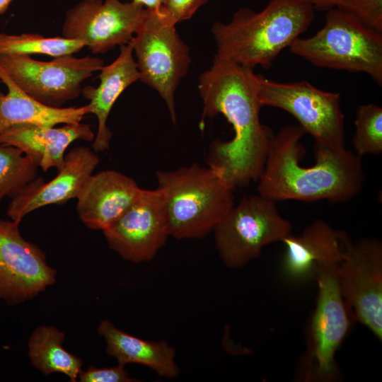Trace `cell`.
I'll return each instance as SVG.
<instances>
[{"label": "cell", "instance_id": "10", "mask_svg": "<svg viewBox=\"0 0 382 382\" xmlns=\"http://www.w3.org/2000/svg\"><path fill=\"white\" fill-rule=\"evenodd\" d=\"M103 66L102 59L91 56L68 54L42 62L29 55L0 54V68L20 89L55 108L78 98L82 83Z\"/></svg>", "mask_w": 382, "mask_h": 382}, {"label": "cell", "instance_id": "24", "mask_svg": "<svg viewBox=\"0 0 382 382\" xmlns=\"http://www.w3.org/2000/svg\"><path fill=\"white\" fill-rule=\"evenodd\" d=\"M38 168L18 148L0 144V202L12 198L35 180Z\"/></svg>", "mask_w": 382, "mask_h": 382}, {"label": "cell", "instance_id": "7", "mask_svg": "<svg viewBox=\"0 0 382 382\" xmlns=\"http://www.w3.org/2000/svg\"><path fill=\"white\" fill-rule=\"evenodd\" d=\"M176 24L163 7L148 8L129 44L136 57L139 80L156 90L176 122L175 93L188 71L190 49L177 32Z\"/></svg>", "mask_w": 382, "mask_h": 382}, {"label": "cell", "instance_id": "17", "mask_svg": "<svg viewBox=\"0 0 382 382\" xmlns=\"http://www.w3.org/2000/svg\"><path fill=\"white\" fill-rule=\"evenodd\" d=\"M141 190L134 180L120 172L93 173L76 197L79 217L88 228L103 231L118 219Z\"/></svg>", "mask_w": 382, "mask_h": 382}, {"label": "cell", "instance_id": "26", "mask_svg": "<svg viewBox=\"0 0 382 382\" xmlns=\"http://www.w3.org/2000/svg\"><path fill=\"white\" fill-rule=\"evenodd\" d=\"M311 2L314 10L339 9L382 33V0H311Z\"/></svg>", "mask_w": 382, "mask_h": 382}, {"label": "cell", "instance_id": "28", "mask_svg": "<svg viewBox=\"0 0 382 382\" xmlns=\"http://www.w3.org/2000/svg\"><path fill=\"white\" fill-rule=\"evenodd\" d=\"M209 0H163V8L175 23L190 19Z\"/></svg>", "mask_w": 382, "mask_h": 382}, {"label": "cell", "instance_id": "30", "mask_svg": "<svg viewBox=\"0 0 382 382\" xmlns=\"http://www.w3.org/2000/svg\"><path fill=\"white\" fill-rule=\"evenodd\" d=\"M13 0H0V15L4 14L8 8Z\"/></svg>", "mask_w": 382, "mask_h": 382}, {"label": "cell", "instance_id": "18", "mask_svg": "<svg viewBox=\"0 0 382 382\" xmlns=\"http://www.w3.org/2000/svg\"><path fill=\"white\" fill-rule=\"evenodd\" d=\"M90 125L65 124L60 127L18 125L0 132V144L21 149L44 171L62 166L65 151L76 140L93 141Z\"/></svg>", "mask_w": 382, "mask_h": 382}, {"label": "cell", "instance_id": "3", "mask_svg": "<svg viewBox=\"0 0 382 382\" xmlns=\"http://www.w3.org/2000/svg\"><path fill=\"white\" fill-rule=\"evenodd\" d=\"M310 0H270L260 11L241 8L228 23L216 22L214 57L254 69L270 68L314 18Z\"/></svg>", "mask_w": 382, "mask_h": 382}, {"label": "cell", "instance_id": "16", "mask_svg": "<svg viewBox=\"0 0 382 382\" xmlns=\"http://www.w3.org/2000/svg\"><path fill=\"white\" fill-rule=\"evenodd\" d=\"M350 241L345 231L323 220H313L299 235L290 233L282 240L284 277L294 283L315 280L322 269L339 265Z\"/></svg>", "mask_w": 382, "mask_h": 382}, {"label": "cell", "instance_id": "22", "mask_svg": "<svg viewBox=\"0 0 382 382\" xmlns=\"http://www.w3.org/2000/svg\"><path fill=\"white\" fill-rule=\"evenodd\" d=\"M64 338V333L54 327L40 326L29 338L28 355L33 366L45 375L61 373L75 382L83 363L62 347Z\"/></svg>", "mask_w": 382, "mask_h": 382}, {"label": "cell", "instance_id": "21", "mask_svg": "<svg viewBox=\"0 0 382 382\" xmlns=\"http://www.w3.org/2000/svg\"><path fill=\"white\" fill-rule=\"evenodd\" d=\"M98 332L105 339L106 352L115 358L119 364L146 366L166 378L178 374L175 350L166 342L147 341L132 336L117 328L108 320L100 323Z\"/></svg>", "mask_w": 382, "mask_h": 382}, {"label": "cell", "instance_id": "9", "mask_svg": "<svg viewBox=\"0 0 382 382\" xmlns=\"http://www.w3.org/2000/svg\"><path fill=\"white\" fill-rule=\"evenodd\" d=\"M262 106L284 110L292 115L316 144L345 149V116L341 94L318 88L307 81L282 83L257 74Z\"/></svg>", "mask_w": 382, "mask_h": 382}, {"label": "cell", "instance_id": "11", "mask_svg": "<svg viewBox=\"0 0 382 382\" xmlns=\"http://www.w3.org/2000/svg\"><path fill=\"white\" fill-rule=\"evenodd\" d=\"M342 296L354 321L382 340V243L363 238L349 243L337 270Z\"/></svg>", "mask_w": 382, "mask_h": 382}, {"label": "cell", "instance_id": "8", "mask_svg": "<svg viewBox=\"0 0 382 382\" xmlns=\"http://www.w3.org/2000/svg\"><path fill=\"white\" fill-rule=\"evenodd\" d=\"M276 202L260 194L244 197L214 228L216 249L227 267H244L266 245L291 233V224L282 216Z\"/></svg>", "mask_w": 382, "mask_h": 382}, {"label": "cell", "instance_id": "13", "mask_svg": "<svg viewBox=\"0 0 382 382\" xmlns=\"http://www.w3.org/2000/svg\"><path fill=\"white\" fill-rule=\"evenodd\" d=\"M21 222L0 219V300L16 305L36 297L56 282L45 253L22 236Z\"/></svg>", "mask_w": 382, "mask_h": 382}, {"label": "cell", "instance_id": "5", "mask_svg": "<svg viewBox=\"0 0 382 382\" xmlns=\"http://www.w3.org/2000/svg\"><path fill=\"white\" fill-rule=\"evenodd\" d=\"M289 49L314 66L363 72L382 83V33L339 9L327 11L323 27Z\"/></svg>", "mask_w": 382, "mask_h": 382}, {"label": "cell", "instance_id": "23", "mask_svg": "<svg viewBox=\"0 0 382 382\" xmlns=\"http://www.w3.org/2000/svg\"><path fill=\"white\" fill-rule=\"evenodd\" d=\"M85 47L82 41L38 33H0V54H45L52 57L73 54Z\"/></svg>", "mask_w": 382, "mask_h": 382}, {"label": "cell", "instance_id": "27", "mask_svg": "<svg viewBox=\"0 0 382 382\" xmlns=\"http://www.w3.org/2000/svg\"><path fill=\"white\" fill-rule=\"evenodd\" d=\"M81 382H132L139 381L130 377L124 366L119 364L111 368H96L90 366L86 371H81L79 375Z\"/></svg>", "mask_w": 382, "mask_h": 382}, {"label": "cell", "instance_id": "29", "mask_svg": "<svg viewBox=\"0 0 382 382\" xmlns=\"http://www.w3.org/2000/svg\"><path fill=\"white\" fill-rule=\"evenodd\" d=\"M142 4L146 8L151 10H161L163 7V0H132Z\"/></svg>", "mask_w": 382, "mask_h": 382}, {"label": "cell", "instance_id": "20", "mask_svg": "<svg viewBox=\"0 0 382 382\" xmlns=\"http://www.w3.org/2000/svg\"><path fill=\"white\" fill-rule=\"evenodd\" d=\"M0 80L7 88L6 94L0 91V132L18 125L77 124L90 114L88 104L55 108L37 101L20 89L1 68Z\"/></svg>", "mask_w": 382, "mask_h": 382}, {"label": "cell", "instance_id": "4", "mask_svg": "<svg viewBox=\"0 0 382 382\" xmlns=\"http://www.w3.org/2000/svg\"><path fill=\"white\" fill-rule=\"evenodd\" d=\"M167 211L170 236L202 238L234 205V187L221 172L197 163L156 173Z\"/></svg>", "mask_w": 382, "mask_h": 382}, {"label": "cell", "instance_id": "15", "mask_svg": "<svg viewBox=\"0 0 382 382\" xmlns=\"http://www.w3.org/2000/svg\"><path fill=\"white\" fill-rule=\"evenodd\" d=\"M99 162V157L90 148H73L65 154L54 178L45 183L42 178L37 177L11 198L7 209L8 216L21 222L24 216L40 207L76 198Z\"/></svg>", "mask_w": 382, "mask_h": 382}, {"label": "cell", "instance_id": "2", "mask_svg": "<svg viewBox=\"0 0 382 382\" xmlns=\"http://www.w3.org/2000/svg\"><path fill=\"white\" fill-rule=\"evenodd\" d=\"M305 134L299 125H290L274 134L257 180L258 194L275 202L341 203L356 197L365 179L361 158L347 149L316 144L314 164L303 166Z\"/></svg>", "mask_w": 382, "mask_h": 382}, {"label": "cell", "instance_id": "14", "mask_svg": "<svg viewBox=\"0 0 382 382\" xmlns=\"http://www.w3.org/2000/svg\"><path fill=\"white\" fill-rule=\"evenodd\" d=\"M103 232L109 247L122 258L133 262L151 260L170 236L161 190L142 189L136 200Z\"/></svg>", "mask_w": 382, "mask_h": 382}, {"label": "cell", "instance_id": "25", "mask_svg": "<svg viewBox=\"0 0 382 382\" xmlns=\"http://www.w3.org/2000/svg\"><path fill=\"white\" fill-rule=\"evenodd\" d=\"M352 144L360 156L382 153V108L375 103L359 105L356 112Z\"/></svg>", "mask_w": 382, "mask_h": 382}, {"label": "cell", "instance_id": "12", "mask_svg": "<svg viewBox=\"0 0 382 382\" xmlns=\"http://www.w3.org/2000/svg\"><path fill=\"white\" fill-rule=\"evenodd\" d=\"M147 11L134 1L82 0L66 12L62 35L82 41L92 54H104L129 44Z\"/></svg>", "mask_w": 382, "mask_h": 382}, {"label": "cell", "instance_id": "31", "mask_svg": "<svg viewBox=\"0 0 382 382\" xmlns=\"http://www.w3.org/2000/svg\"><path fill=\"white\" fill-rule=\"evenodd\" d=\"M311 1V0H310Z\"/></svg>", "mask_w": 382, "mask_h": 382}, {"label": "cell", "instance_id": "1", "mask_svg": "<svg viewBox=\"0 0 382 382\" xmlns=\"http://www.w3.org/2000/svg\"><path fill=\"white\" fill-rule=\"evenodd\" d=\"M202 119L224 115L234 135L215 140L209 148L208 166L221 172L234 187L257 180L274 134L261 123L257 74L253 69L214 57L211 67L199 77Z\"/></svg>", "mask_w": 382, "mask_h": 382}, {"label": "cell", "instance_id": "19", "mask_svg": "<svg viewBox=\"0 0 382 382\" xmlns=\"http://www.w3.org/2000/svg\"><path fill=\"white\" fill-rule=\"evenodd\" d=\"M100 83L97 87L86 86L81 90L83 96L88 100L90 113L98 120V129L92 148L95 152H103L110 147L112 132L107 126L109 114L123 91L139 80V73L129 43L120 46V54L110 64L100 70Z\"/></svg>", "mask_w": 382, "mask_h": 382}, {"label": "cell", "instance_id": "6", "mask_svg": "<svg viewBox=\"0 0 382 382\" xmlns=\"http://www.w3.org/2000/svg\"><path fill=\"white\" fill-rule=\"evenodd\" d=\"M337 267L322 269L315 279L318 293L298 369L301 381L333 382L340 377L335 357L354 320L340 289Z\"/></svg>", "mask_w": 382, "mask_h": 382}]
</instances>
